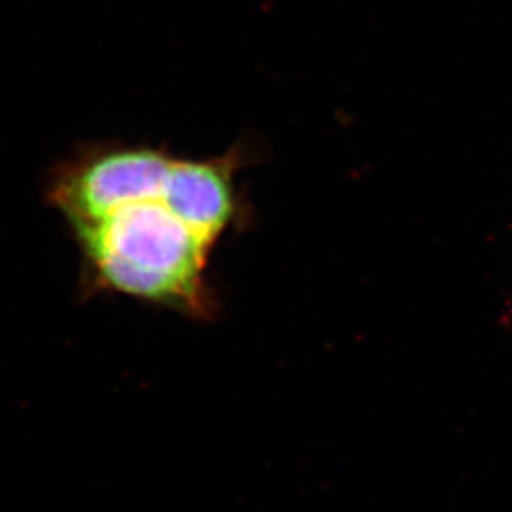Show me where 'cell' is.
Wrapping results in <instances>:
<instances>
[{
  "mask_svg": "<svg viewBox=\"0 0 512 512\" xmlns=\"http://www.w3.org/2000/svg\"><path fill=\"white\" fill-rule=\"evenodd\" d=\"M50 196L102 289L188 314L208 309L211 252L237 216L228 160L108 148L58 174Z\"/></svg>",
  "mask_w": 512,
  "mask_h": 512,
  "instance_id": "1",
  "label": "cell"
}]
</instances>
